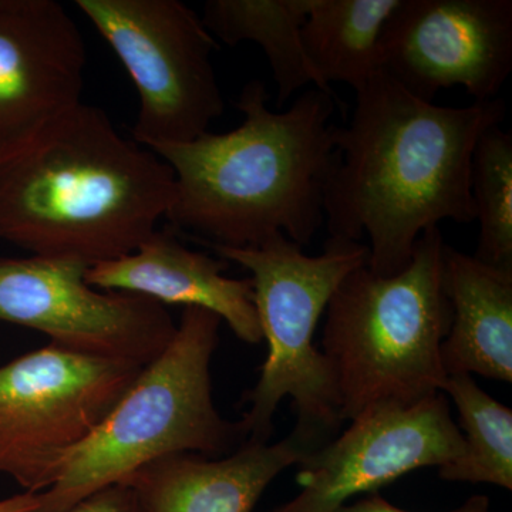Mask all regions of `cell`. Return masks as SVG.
I'll use <instances>...</instances> for the list:
<instances>
[{"mask_svg":"<svg viewBox=\"0 0 512 512\" xmlns=\"http://www.w3.org/2000/svg\"><path fill=\"white\" fill-rule=\"evenodd\" d=\"M348 126L335 128L339 160L325 197L329 238L359 242L366 266L399 274L414 244L441 221H476L471 165L478 138L500 126L501 99L446 107L407 92L379 72L356 90Z\"/></svg>","mask_w":512,"mask_h":512,"instance_id":"cell-1","label":"cell"},{"mask_svg":"<svg viewBox=\"0 0 512 512\" xmlns=\"http://www.w3.org/2000/svg\"><path fill=\"white\" fill-rule=\"evenodd\" d=\"M333 97L312 87L276 113L264 83L252 80L237 101L244 121L234 130L148 148L174 174L170 227L222 247H258L278 234L308 245L325 224L339 160Z\"/></svg>","mask_w":512,"mask_h":512,"instance_id":"cell-2","label":"cell"},{"mask_svg":"<svg viewBox=\"0 0 512 512\" xmlns=\"http://www.w3.org/2000/svg\"><path fill=\"white\" fill-rule=\"evenodd\" d=\"M174 174L106 111H67L0 158V239L87 266L133 254L165 217Z\"/></svg>","mask_w":512,"mask_h":512,"instance_id":"cell-3","label":"cell"},{"mask_svg":"<svg viewBox=\"0 0 512 512\" xmlns=\"http://www.w3.org/2000/svg\"><path fill=\"white\" fill-rule=\"evenodd\" d=\"M444 245L440 228H429L399 274L379 276L360 266L330 298L322 352L342 421L377 404L412 406L441 393L447 375L440 348L453 320L444 291Z\"/></svg>","mask_w":512,"mask_h":512,"instance_id":"cell-4","label":"cell"},{"mask_svg":"<svg viewBox=\"0 0 512 512\" xmlns=\"http://www.w3.org/2000/svg\"><path fill=\"white\" fill-rule=\"evenodd\" d=\"M221 323L215 313L184 308L170 345L70 453L56 483L39 494L35 512L67 511L160 458H220L244 443L239 423L225 420L212 399L211 360Z\"/></svg>","mask_w":512,"mask_h":512,"instance_id":"cell-5","label":"cell"},{"mask_svg":"<svg viewBox=\"0 0 512 512\" xmlns=\"http://www.w3.org/2000/svg\"><path fill=\"white\" fill-rule=\"evenodd\" d=\"M207 245L218 258L251 274L255 308L268 342L261 376L242 397L248 409L238 423L245 440L269 443L274 414L285 397L293 400L299 424L335 433L342 423L338 392L328 359L313 345V336L343 279L366 265V245L329 238L318 256L303 254L284 234L258 247Z\"/></svg>","mask_w":512,"mask_h":512,"instance_id":"cell-6","label":"cell"},{"mask_svg":"<svg viewBox=\"0 0 512 512\" xmlns=\"http://www.w3.org/2000/svg\"><path fill=\"white\" fill-rule=\"evenodd\" d=\"M126 67L138 93L133 140L153 148L207 133L225 103L217 40L180 0H76Z\"/></svg>","mask_w":512,"mask_h":512,"instance_id":"cell-7","label":"cell"},{"mask_svg":"<svg viewBox=\"0 0 512 512\" xmlns=\"http://www.w3.org/2000/svg\"><path fill=\"white\" fill-rule=\"evenodd\" d=\"M143 367L53 343L0 367V474L45 493Z\"/></svg>","mask_w":512,"mask_h":512,"instance_id":"cell-8","label":"cell"},{"mask_svg":"<svg viewBox=\"0 0 512 512\" xmlns=\"http://www.w3.org/2000/svg\"><path fill=\"white\" fill-rule=\"evenodd\" d=\"M89 268L70 259L0 256V320L39 330L72 352L147 366L170 345L177 323L153 299L93 288Z\"/></svg>","mask_w":512,"mask_h":512,"instance_id":"cell-9","label":"cell"},{"mask_svg":"<svg viewBox=\"0 0 512 512\" xmlns=\"http://www.w3.org/2000/svg\"><path fill=\"white\" fill-rule=\"evenodd\" d=\"M380 69L430 103L453 87L497 99L512 72V0H402L383 32Z\"/></svg>","mask_w":512,"mask_h":512,"instance_id":"cell-10","label":"cell"},{"mask_svg":"<svg viewBox=\"0 0 512 512\" xmlns=\"http://www.w3.org/2000/svg\"><path fill=\"white\" fill-rule=\"evenodd\" d=\"M350 421L342 436L303 458L296 477L301 493L274 512H335L357 494H376L410 471L444 466L464 451L444 393L412 406L377 404Z\"/></svg>","mask_w":512,"mask_h":512,"instance_id":"cell-11","label":"cell"},{"mask_svg":"<svg viewBox=\"0 0 512 512\" xmlns=\"http://www.w3.org/2000/svg\"><path fill=\"white\" fill-rule=\"evenodd\" d=\"M86 43L55 0H0V158L83 103Z\"/></svg>","mask_w":512,"mask_h":512,"instance_id":"cell-12","label":"cell"},{"mask_svg":"<svg viewBox=\"0 0 512 512\" xmlns=\"http://www.w3.org/2000/svg\"><path fill=\"white\" fill-rule=\"evenodd\" d=\"M330 436L298 423L278 443L245 440L220 458L174 454L140 468L124 483L137 491L147 512H252L282 471L301 463Z\"/></svg>","mask_w":512,"mask_h":512,"instance_id":"cell-13","label":"cell"},{"mask_svg":"<svg viewBox=\"0 0 512 512\" xmlns=\"http://www.w3.org/2000/svg\"><path fill=\"white\" fill-rule=\"evenodd\" d=\"M228 262L192 251L174 229H157L133 254L90 266L87 284L101 291L133 293L160 305L215 313L242 342L261 343V323L251 279L224 275Z\"/></svg>","mask_w":512,"mask_h":512,"instance_id":"cell-14","label":"cell"},{"mask_svg":"<svg viewBox=\"0 0 512 512\" xmlns=\"http://www.w3.org/2000/svg\"><path fill=\"white\" fill-rule=\"evenodd\" d=\"M444 291L453 320L440 356L444 372L512 382V269L444 245Z\"/></svg>","mask_w":512,"mask_h":512,"instance_id":"cell-15","label":"cell"},{"mask_svg":"<svg viewBox=\"0 0 512 512\" xmlns=\"http://www.w3.org/2000/svg\"><path fill=\"white\" fill-rule=\"evenodd\" d=\"M311 0H208L202 22L215 40L228 46L256 43L264 50L278 87V107L312 84L332 93L315 72L302 43Z\"/></svg>","mask_w":512,"mask_h":512,"instance_id":"cell-16","label":"cell"},{"mask_svg":"<svg viewBox=\"0 0 512 512\" xmlns=\"http://www.w3.org/2000/svg\"><path fill=\"white\" fill-rule=\"evenodd\" d=\"M402 0H311L302 26L306 56L325 86H363L380 69L387 23Z\"/></svg>","mask_w":512,"mask_h":512,"instance_id":"cell-17","label":"cell"},{"mask_svg":"<svg viewBox=\"0 0 512 512\" xmlns=\"http://www.w3.org/2000/svg\"><path fill=\"white\" fill-rule=\"evenodd\" d=\"M441 393L456 404L464 451L439 467L447 481L485 483L512 490V410L477 386L470 375L447 376Z\"/></svg>","mask_w":512,"mask_h":512,"instance_id":"cell-18","label":"cell"},{"mask_svg":"<svg viewBox=\"0 0 512 512\" xmlns=\"http://www.w3.org/2000/svg\"><path fill=\"white\" fill-rule=\"evenodd\" d=\"M471 195L480 224L474 258L512 269V134L500 126L478 138L471 165Z\"/></svg>","mask_w":512,"mask_h":512,"instance_id":"cell-19","label":"cell"},{"mask_svg":"<svg viewBox=\"0 0 512 512\" xmlns=\"http://www.w3.org/2000/svg\"><path fill=\"white\" fill-rule=\"evenodd\" d=\"M64 512H147L137 491L127 483L110 485Z\"/></svg>","mask_w":512,"mask_h":512,"instance_id":"cell-20","label":"cell"},{"mask_svg":"<svg viewBox=\"0 0 512 512\" xmlns=\"http://www.w3.org/2000/svg\"><path fill=\"white\" fill-rule=\"evenodd\" d=\"M490 511V501L485 495H474L466 504L461 505L457 510L450 512H488ZM335 512H409L400 510L396 505L387 503L380 495L372 494L370 497L363 498L352 505H342Z\"/></svg>","mask_w":512,"mask_h":512,"instance_id":"cell-21","label":"cell"},{"mask_svg":"<svg viewBox=\"0 0 512 512\" xmlns=\"http://www.w3.org/2000/svg\"><path fill=\"white\" fill-rule=\"evenodd\" d=\"M40 504L39 494L23 493L0 500V512H35Z\"/></svg>","mask_w":512,"mask_h":512,"instance_id":"cell-22","label":"cell"},{"mask_svg":"<svg viewBox=\"0 0 512 512\" xmlns=\"http://www.w3.org/2000/svg\"><path fill=\"white\" fill-rule=\"evenodd\" d=\"M488 512H490V511H488Z\"/></svg>","mask_w":512,"mask_h":512,"instance_id":"cell-23","label":"cell"}]
</instances>
